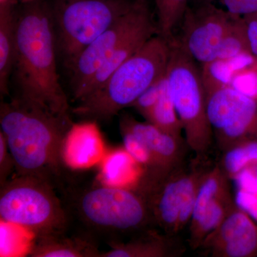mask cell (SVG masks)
<instances>
[{
  "label": "cell",
  "mask_w": 257,
  "mask_h": 257,
  "mask_svg": "<svg viewBox=\"0 0 257 257\" xmlns=\"http://www.w3.org/2000/svg\"><path fill=\"white\" fill-rule=\"evenodd\" d=\"M157 34H159L157 23L154 20L153 15H150L121 42L112 55L98 69L90 81L83 88L76 101H80L100 87L121 64Z\"/></svg>",
  "instance_id": "cell-13"
},
{
  "label": "cell",
  "mask_w": 257,
  "mask_h": 257,
  "mask_svg": "<svg viewBox=\"0 0 257 257\" xmlns=\"http://www.w3.org/2000/svg\"><path fill=\"white\" fill-rule=\"evenodd\" d=\"M159 35L170 40L175 28L180 25L190 0H155Z\"/></svg>",
  "instance_id": "cell-21"
},
{
  "label": "cell",
  "mask_w": 257,
  "mask_h": 257,
  "mask_svg": "<svg viewBox=\"0 0 257 257\" xmlns=\"http://www.w3.org/2000/svg\"><path fill=\"white\" fill-rule=\"evenodd\" d=\"M61 187L70 225L77 223L79 234L96 242L119 241L154 226L146 199L135 189L101 184Z\"/></svg>",
  "instance_id": "cell-3"
},
{
  "label": "cell",
  "mask_w": 257,
  "mask_h": 257,
  "mask_svg": "<svg viewBox=\"0 0 257 257\" xmlns=\"http://www.w3.org/2000/svg\"><path fill=\"white\" fill-rule=\"evenodd\" d=\"M67 231L35 236L30 257H100L96 241L81 234L68 236Z\"/></svg>",
  "instance_id": "cell-15"
},
{
  "label": "cell",
  "mask_w": 257,
  "mask_h": 257,
  "mask_svg": "<svg viewBox=\"0 0 257 257\" xmlns=\"http://www.w3.org/2000/svg\"><path fill=\"white\" fill-rule=\"evenodd\" d=\"M170 56V40L157 34L100 87L77 101L72 109V114L84 121H110L165 77Z\"/></svg>",
  "instance_id": "cell-4"
},
{
  "label": "cell",
  "mask_w": 257,
  "mask_h": 257,
  "mask_svg": "<svg viewBox=\"0 0 257 257\" xmlns=\"http://www.w3.org/2000/svg\"><path fill=\"white\" fill-rule=\"evenodd\" d=\"M0 186V217L4 222L35 236L68 230V214L50 181L17 175Z\"/></svg>",
  "instance_id": "cell-5"
},
{
  "label": "cell",
  "mask_w": 257,
  "mask_h": 257,
  "mask_svg": "<svg viewBox=\"0 0 257 257\" xmlns=\"http://www.w3.org/2000/svg\"><path fill=\"white\" fill-rule=\"evenodd\" d=\"M232 16L212 3L193 5L184 15L177 40L197 63L215 60Z\"/></svg>",
  "instance_id": "cell-9"
},
{
  "label": "cell",
  "mask_w": 257,
  "mask_h": 257,
  "mask_svg": "<svg viewBox=\"0 0 257 257\" xmlns=\"http://www.w3.org/2000/svg\"><path fill=\"white\" fill-rule=\"evenodd\" d=\"M237 206L207 236L200 248L213 257H248L257 251V226Z\"/></svg>",
  "instance_id": "cell-10"
},
{
  "label": "cell",
  "mask_w": 257,
  "mask_h": 257,
  "mask_svg": "<svg viewBox=\"0 0 257 257\" xmlns=\"http://www.w3.org/2000/svg\"><path fill=\"white\" fill-rule=\"evenodd\" d=\"M234 73L241 72L257 64V58L249 51L241 52L227 60Z\"/></svg>",
  "instance_id": "cell-31"
},
{
  "label": "cell",
  "mask_w": 257,
  "mask_h": 257,
  "mask_svg": "<svg viewBox=\"0 0 257 257\" xmlns=\"http://www.w3.org/2000/svg\"><path fill=\"white\" fill-rule=\"evenodd\" d=\"M73 124L71 118L52 114L18 96L2 102L0 132L17 175L40 177L60 187L66 180L64 149Z\"/></svg>",
  "instance_id": "cell-1"
},
{
  "label": "cell",
  "mask_w": 257,
  "mask_h": 257,
  "mask_svg": "<svg viewBox=\"0 0 257 257\" xmlns=\"http://www.w3.org/2000/svg\"><path fill=\"white\" fill-rule=\"evenodd\" d=\"M236 205L231 193L211 203L197 220L189 225V244L192 249L202 246L207 236L220 225Z\"/></svg>",
  "instance_id": "cell-17"
},
{
  "label": "cell",
  "mask_w": 257,
  "mask_h": 257,
  "mask_svg": "<svg viewBox=\"0 0 257 257\" xmlns=\"http://www.w3.org/2000/svg\"><path fill=\"white\" fill-rule=\"evenodd\" d=\"M205 172L199 170H193L190 172L184 170L181 187V208L177 221V233L182 231L188 223H190L198 189Z\"/></svg>",
  "instance_id": "cell-22"
},
{
  "label": "cell",
  "mask_w": 257,
  "mask_h": 257,
  "mask_svg": "<svg viewBox=\"0 0 257 257\" xmlns=\"http://www.w3.org/2000/svg\"><path fill=\"white\" fill-rule=\"evenodd\" d=\"M234 74L227 60L216 58L202 64L200 76L206 97L216 91L231 87Z\"/></svg>",
  "instance_id": "cell-23"
},
{
  "label": "cell",
  "mask_w": 257,
  "mask_h": 257,
  "mask_svg": "<svg viewBox=\"0 0 257 257\" xmlns=\"http://www.w3.org/2000/svg\"><path fill=\"white\" fill-rule=\"evenodd\" d=\"M135 0H55L50 3L57 56L69 69L84 49L131 9Z\"/></svg>",
  "instance_id": "cell-6"
},
{
  "label": "cell",
  "mask_w": 257,
  "mask_h": 257,
  "mask_svg": "<svg viewBox=\"0 0 257 257\" xmlns=\"http://www.w3.org/2000/svg\"><path fill=\"white\" fill-rule=\"evenodd\" d=\"M197 64L177 39H170V60L166 72L167 88L183 126L187 146L197 157H203L211 146L214 133Z\"/></svg>",
  "instance_id": "cell-7"
},
{
  "label": "cell",
  "mask_w": 257,
  "mask_h": 257,
  "mask_svg": "<svg viewBox=\"0 0 257 257\" xmlns=\"http://www.w3.org/2000/svg\"><path fill=\"white\" fill-rule=\"evenodd\" d=\"M152 15L147 0H135L131 9L81 52L69 71L74 100L113 52Z\"/></svg>",
  "instance_id": "cell-8"
},
{
  "label": "cell",
  "mask_w": 257,
  "mask_h": 257,
  "mask_svg": "<svg viewBox=\"0 0 257 257\" xmlns=\"http://www.w3.org/2000/svg\"><path fill=\"white\" fill-rule=\"evenodd\" d=\"M18 9L11 0H2L0 5V92H9L18 47Z\"/></svg>",
  "instance_id": "cell-16"
},
{
  "label": "cell",
  "mask_w": 257,
  "mask_h": 257,
  "mask_svg": "<svg viewBox=\"0 0 257 257\" xmlns=\"http://www.w3.org/2000/svg\"><path fill=\"white\" fill-rule=\"evenodd\" d=\"M248 50L246 25L243 17L233 15L221 42L217 58L229 60Z\"/></svg>",
  "instance_id": "cell-24"
},
{
  "label": "cell",
  "mask_w": 257,
  "mask_h": 257,
  "mask_svg": "<svg viewBox=\"0 0 257 257\" xmlns=\"http://www.w3.org/2000/svg\"><path fill=\"white\" fill-rule=\"evenodd\" d=\"M215 0H190L193 5L209 4ZM226 10L236 16L244 17L257 14V0H219Z\"/></svg>",
  "instance_id": "cell-27"
},
{
  "label": "cell",
  "mask_w": 257,
  "mask_h": 257,
  "mask_svg": "<svg viewBox=\"0 0 257 257\" xmlns=\"http://www.w3.org/2000/svg\"><path fill=\"white\" fill-rule=\"evenodd\" d=\"M184 170L182 165L179 166L142 193L148 204L154 226L170 236L177 234Z\"/></svg>",
  "instance_id": "cell-11"
},
{
  "label": "cell",
  "mask_w": 257,
  "mask_h": 257,
  "mask_svg": "<svg viewBox=\"0 0 257 257\" xmlns=\"http://www.w3.org/2000/svg\"><path fill=\"white\" fill-rule=\"evenodd\" d=\"M50 4L30 0L18 9V47L13 73L16 96L52 114L70 118L72 109L57 72Z\"/></svg>",
  "instance_id": "cell-2"
},
{
  "label": "cell",
  "mask_w": 257,
  "mask_h": 257,
  "mask_svg": "<svg viewBox=\"0 0 257 257\" xmlns=\"http://www.w3.org/2000/svg\"><path fill=\"white\" fill-rule=\"evenodd\" d=\"M165 77L148 88L145 92L139 96L138 99L133 104V107L140 113L144 118L146 117L157 101L162 93L164 84L165 82Z\"/></svg>",
  "instance_id": "cell-26"
},
{
  "label": "cell",
  "mask_w": 257,
  "mask_h": 257,
  "mask_svg": "<svg viewBox=\"0 0 257 257\" xmlns=\"http://www.w3.org/2000/svg\"><path fill=\"white\" fill-rule=\"evenodd\" d=\"M229 179L219 166L204 173L198 189L190 222L197 220L211 202L231 193Z\"/></svg>",
  "instance_id": "cell-18"
},
{
  "label": "cell",
  "mask_w": 257,
  "mask_h": 257,
  "mask_svg": "<svg viewBox=\"0 0 257 257\" xmlns=\"http://www.w3.org/2000/svg\"><path fill=\"white\" fill-rule=\"evenodd\" d=\"M15 170L14 162L3 134L0 132V185L9 179L12 171Z\"/></svg>",
  "instance_id": "cell-29"
},
{
  "label": "cell",
  "mask_w": 257,
  "mask_h": 257,
  "mask_svg": "<svg viewBox=\"0 0 257 257\" xmlns=\"http://www.w3.org/2000/svg\"><path fill=\"white\" fill-rule=\"evenodd\" d=\"M120 128L131 132L146 145L162 175H168L182 165L184 149L188 147L185 140L175 138L148 121L141 122L128 115L121 118Z\"/></svg>",
  "instance_id": "cell-12"
},
{
  "label": "cell",
  "mask_w": 257,
  "mask_h": 257,
  "mask_svg": "<svg viewBox=\"0 0 257 257\" xmlns=\"http://www.w3.org/2000/svg\"><path fill=\"white\" fill-rule=\"evenodd\" d=\"M235 203L236 206L245 211L257 221V195L239 189L236 192Z\"/></svg>",
  "instance_id": "cell-30"
},
{
  "label": "cell",
  "mask_w": 257,
  "mask_h": 257,
  "mask_svg": "<svg viewBox=\"0 0 257 257\" xmlns=\"http://www.w3.org/2000/svg\"><path fill=\"white\" fill-rule=\"evenodd\" d=\"M231 87L257 101V64L235 73Z\"/></svg>",
  "instance_id": "cell-25"
},
{
  "label": "cell",
  "mask_w": 257,
  "mask_h": 257,
  "mask_svg": "<svg viewBox=\"0 0 257 257\" xmlns=\"http://www.w3.org/2000/svg\"><path fill=\"white\" fill-rule=\"evenodd\" d=\"M233 179L239 189L257 195V165L243 169Z\"/></svg>",
  "instance_id": "cell-28"
},
{
  "label": "cell",
  "mask_w": 257,
  "mask_h": 257,
  "mask_svg": "<svg viewBox=\"0 0 257 257\" xmlns=\"http://www.w3.org/2000/svg\"><path fill=\"white\" fill-rule=\"evenodd\" d=\"M249 52L257 58V14L243 17Z\"/></svg>",
  "instance_id": "cell-32"
},
{
  "label": "cell",
  "mask_w": 257,
  "mask_h": 257,
  "mask_svg": "<svg viewBox=\"0 0 257 257\" xmlns=\"http://www.w3.org/2000/svg\"><path fill=\"white\" fill-rule=\"evenodd\" d=\"M257 165V141L242 142L224 151L221 168L229 179H233L241 171Z\"/></svg>",
  "instance_id": "cell-20"
},
{
  "label": "cell",
  "mask_w": 257,
  "mask_h": 257,
  "mask_svg": "<svg viewBox=\"0 0 257 257\" xmlns=\"http://www.w3.org/2000/svg\"><path fill=\"white\" fill-rule=\"evenodd\" d=\"M109 249L100 257H172L182 253V247L176 242L175 236L150 229L135 234L126 242L108 243Z\"/></svg>",
  "instance_id": "cell-14"
},
{
  "label": "cell",
  "mask_w": 257,
  "mask_h": 257,
  "mask_svg": "<svg viewBox=\"0 0 257 257\" xmlns=\"http://www.w3.org/2000/svg\"><path fill=\"white\" fill-rule=\"evenodd\" d=\"M145 119L162 131L180 140H184L182 136L183 126L169 93L166 78L158 101Z\"/></svg>",
  "instance_id": "cell-19"
}]
</instances>
